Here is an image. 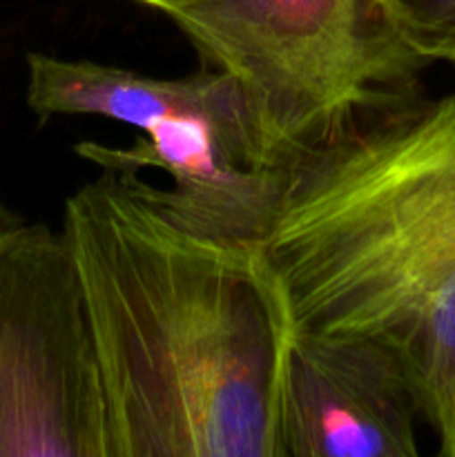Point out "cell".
Instances as JSON below:
<instances>
[{"label": "cell", "instance_id": "6da1fadb", "mask_svg": "<svg viewBox=\"0 0 455 457\" xmlns=\"http://www.w3.org/2000/svg\"><path fill=\"white\" fill-rule=\"evenodd\" d=\"M107 400V457H277L293 335L257 235L141 170L67 196Z\"/></svg>", "mask_w": 455, "mask_h": 457}, {"label": "cell", "instance_id": "277c9868", "mask_svg": "<svg viewBox=\"0 0 455 457\" xmlns=\"http://www.w3.org/2000/svg\"><path fill=\"white\" fill-rule=\"evenodd\" d=\"M0 457H107L92 321L62 230L0 244Z\"/></svg>", "mask_w": 455, "mask_h": 457}, {"label": "cell", "instance_id": "7a4b0ae2", "mask_svg": "<svg viewBox=\"0 0 455 457\" xmlns=\"http://www.w3.org/2000/svg\"><path fill=\"white\" fill-rule=\"evenodd\" d=\"M293 333L375 339L455 457V94L366 116L275 170L257 230Z\"/></svg>", "mask_w": 455, "mask_h": 457}, {"label": "cell", "instance_id": "3957f363", "mask_svg": "<svg viewBox=\"0 0 455 457\" xmlns=\"http://www.w3.org/2000/svg\"><path fill=\"white\" fill-rule=\"evenodd\" d=\"M230 76L275 172L348 125L424 96L422 61L382 0H203L172 16Z\"/></svg>", "mask_w": 455, "mask_h": 457}, {"label": "cell", "instance_id": "52a82bcc", "mask_svg": "<svg viewBox=\"0 0 455 457\" xmlns=\"http://www.w3.org/2000/svg\"><path fill=\"white\" fill-rule=\"evenodd\" d=\"M400 38L422 61L455 65V0H382Z\"/></svg>", "mask_w": 455, "mask_h": 457}, {"label": "cell", "instance_id": "8992f818", "mask_svg": "<svg viewBox=\"0 0 455 457\" xmlns=\"http://www.w3.org/2000/svg\"><path fill=\"white\" fill-rule=\"evenodd\" d=\"M27 105L43 120L98 116L132 125L138 132L165 120H201L250 138L261 154L236 83L208 67L183 79H156L103 62L29 52Z\"/></svg>", "mask_w": 455, "mask_h": 457}, {"label": "cell", "instance_id": "ba28073f", "mask_svg": "<svg viewBox=\"0 0 455 457\" xmlns=\"http://www.w3.org/2000/svg\"><path fill=\"white\" fill-rule=\"evenodd\" d=\"M136 3L147 4V7L156 9V12L172 18V16H178V13L187 12V9L196 7V4H201L203 0H136Z\"/></svg>", "mask_w": 455, "mask_h": 457}, {"label": "cell", "instance_id": "9c48e42d", "mask_svg": "<svg viewBox=\"0 0 455 457\" xmlns=\"http://www.w3.org/2000/svg\"><path fill=\"white\" fill-rule=\"evenodd\" d=\"M22 226H25V221L0 201V244L7 241L12 235H16Z\"/></svg>", "mask_w": 455, "mask_h": 457}, {"label": "cell", "instance_id": "5b68a950", "mask_svg": "<svg viewBox=\"0 0 455 457\" xmlns=\"http://www.w3.org/2000/svg\"><path fill=\"white\" fill-rule=\"evenodd\" d=\"M419 406L375 339L293 333L281 366L277 457H415Z\"/></svg>", "mask_w": 455, "mask_h": 457}]
</instances>
